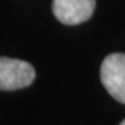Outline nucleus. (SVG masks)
Here are the masks:
<instances>
[{
  "label": "nucleus",
  "mask_w": 125,
  "mask_h": 125,
  "mask_svg": "<svg viewBox=\"0 0 125 125\" xmlns=\"http://www.w3.org/2000/svg\"><path fill=\"white\" fill-rule=\"evenodd\" d=\"M35 68L18 58L0 57V90L27 88L35 79Z\"/></svg>",
  "instance_id": "1"
},
{
  "label": "nucleus",
  "mask_w": 125,
  "mask_h": 125,
  "mask_svg": "<svg viewBox=\"0 0 125 125\" xmlns=\"http://www.w3.org/2000/svg\"><path fill=\"white\" fill-rule=\"evenodd\" d=\"M103 86L117 102L125 103V54L113 53L103 60L100 67Z\"/></svg>",
  "instance_id": "2"
},
{
  "label": "nucleus",
  "mask_w": 125,
  "mask_h": 125,
  "mask_svg": "<svg viewBox=\"0 0 125 125\" xmlns=\"http://www.w3.org/2000/svg\"><path fill=\"white\" fill-rule=\"evenodd\" d=\"M96 7V0H53V14L65 25L88 21Z\"/></svg>",
  "instance_id": "3"
},
{
  "label": "nucleus",
  "mask_w": 125,
  "mask_h": 125,
  "mask_svg": "<svg viewBox=\"0 0 125 125\" xmlns=\"http://www.w3.org/2000/svg\"><path fill=\"white\" fill-rule=\"evenodd\" d=\"M120 125H125V120H124V121H122V122H121V124H120Z\"/></svg>",
  "instance_id": "4"
}]
</instances>
